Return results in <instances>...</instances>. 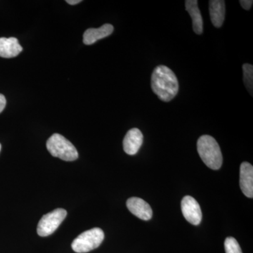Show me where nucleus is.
I'll use <instances>...</instances> for the list:
<instances>
[{"label":"nucleus","mask_w":253,"mask_h":253,"mask_svg":"<svg viewBox=\"0 0 253 253\" xmlns=\"http://www.w3.org/2000/svg\"><path fill=\"white\" fill-rule=\"evenodd\" d=\"M151 88L161 101L169 102L179 91V83L170 68L160 65L155 68L151 76Z\"/></svg>","instance_id":"1"},{"label":"nucleus","mask_w":253,"mask_h":253,"mask_svg":"<svg viewBox=\"0 0 253 253\" xmlns=\"http://www.w3.org/2000/svg\"><path fill=\"white\" fill-rule=\"evenodd\" d=\"M198 152L205 164L211 169L217 170L222 165L223 158L217 141L209 135L199 138L197 142Z\"/></svg>","instance_id":"2"},{"label":"nucleus","mask_w":253,"mask_h":253,"mask_svg":"<svg viewBox=\"0 0 253 253\" xmlns=\"http://www.w3.org/2000/svg\"><path fill=\"white\" fill-rule=\"evenodd\" d=\"M46 148L51 156L65 161H76L78 152L72 143L61 134H53L46 141Z\"/></svg>","instance_id":"3"},{"label":"nucleus","mask_w":253,"mask_h":253,"mask_svg":"<svg viewBox=\"0 0 253 253\" xmlns=\"http://www.w3.org/2000/svg\"><path fill=\"white\" fill-rule=\"evenodd\" d=\"M104 239V233L100 228H94L82 233L73 241L72 249L78 253H85L97 249Z\"/></svg>","instance_id":"4"},{"label":"nucleus","mask_w":253,"mask_h":253,"mask_svg":"<svg viewBox=\"0 0 253 253\" xmlns=\"http://www.w3.org/2000/svg\"><path fill=\"white\" fill-rule=\"evenodd\" d=\"M67 216L66 210L58 208L44 214L38 223V235L45 237L52 234Z\"/></svg>","instance_id":"5"},{"label":"nucleus","mask_w":253,"mask_h":253,"mask_svg":"<svg viewBox=\"0 0 253 253\" xmlns=\"http://www.w3.org/2000/svg\"><path fill=\"white\" fill-rule=\"evenodd\" d=\"M181 211L186 220L194 225H199L202 220V212L199 203L190 196L183 198Z\"/></svg>","instance_id":"6"},{"label":"nucleus","mask_w":253,"mask_h":253,"mask_svg":"<svg viewBox=\"0 0 253 253\" xmlns=\"http://www.w3.org/2000/svg\"><path fill=\"white\" fill-rule=\"evenodd\" d=\"M126 207L131 213L142 220H149L152 217L153 211L151 206L139 198L132 197L128 199Z\"/></svg>","instance_id":"7"},{"label":"nucleus","mask_w":253,"mask_h":253,"mask_svg":"<svg viewBox=\"0 0 253 253\" xmlns=\"http://www.w3.org/2000/svg\"><path fill=\"white\" fill-rule=\"evenodd\" d=\"M143 140L144 136L138 128L131 129L127 131L123 140V149L125 152L130 156L137 154L143 144Z\"/></svg>","instance_id":"8"},{"label":"nucleus","mask_w":253,"mask_h":253,"mask_svg":"<svg viewBox=\"0 0 253 253\" xmlns=\"http://www.w3.org/2000/svg\"><path fill=\"white\" fill-rule=\"evenodd\" d=\"M240 186L245 196L253 198V167L251 163H242L240 168Z\"/></svg>","instance_id":"9"},{"label":"nucleus","mask_w":253,"mask_h":253,"mask_svg":"<svg viewBox=\"0 0 253 253\" xmlns=\"http://www.w3.org/2000/svg\"><path fill=\"white\" fill-rule=\"evenodd\" d=\"M114 28L111 24H104L99 28H89L83 35V42L86 45L94 44L96 41L112 34Z\"/></svg>","instance_id":"10"},{"label":"nucleus","mask_w":253,"mask_h":253,"mask_svg":"<svg viewBox=\"0 0 253 253\" xmlns=\"http://www.w3.org/2000/svg\"><path fill=\"white\" fill-rule=\"evenodd\" d=\"M23 47L15 38H0V56L2 58H14L17 56L21 51Z\"/></svg>","instance_id":"11"},{"label":"nucleus","mask_w":253,"mask_h":253,"mask_svg":"<svg viewBox=\"0 0 253 253\" xmlns=\"http://www.w3.org/2000/svg\"><path fill=\"white\" fill-rule=\"evenodd\" d=\"M209 11L213 26L216 28H220L225 18V1L223 0L210 1Z\"/></svg>","instance_id":"12"},{"label":"nucleus","mask_w":253,"mask_h":253,"mask_svg":"<svg viewBox=\"0 0 253 253\" xmlns=\"http://www.w3.org/2000/svg\"><path fill=\"white\" fill-rule=\"evenodd\" d=\"M185 8L192 18L194 31L197 35L202 34L204 32V21L198 6L197 0H186Z\"/></svg>","instance_id":"13"},{"label":"nucleus","mask_w":253,"mask_h":253,"mask_svg":"<svg viewBox=\"0 0 253 253\" xmlns=\"http://www.w3.org/2000/svg\"><path fill=\"white\" fill-rule=\"evenodd\" d=\"M243 73H244V83L246 89L251 96L253 92V66L249 63L243 65Z\"/></svg>","instance_id":"14"},{"label":"nucleus","mask_w":253,"mask_h":253,"mask_svg":"<svg viewBox=\"0 0 253 253\" xmlns=\"http://www.w3.org/2000/svg\"><path fill=\"white\" fill-rule=\"evenodd\" d=\"M224 249L226 253H243L239 243L234 238H226L224 241Z\"/></svg>","instance_id":"15"},{"label":"nucleus","mask_w":253,"mask_h":253,"mask_svg":"<svg viewBox=\"0 0 253 253\" xmlns=\"http://www.w3.org/2000/svg\"><path fill=\"white\" fill-rule=\"evenodd\" d=\"M239 2L244 9L249 10L252 6L253 1L252 0H241Z\"/></svg>","instance_id":"16"},{"label":"nucleus","mask_w":253,"mask_h":253,"mask_svg":"<svg viewBox=\"0 0 253 253\" xmlns=\"http://www.w3.org/2000/svg\"><path fill=\"white\" fill-rule=\"evenodd\" d=\"M6 104V98H5L4 95L0 94V113L2 112L3 110L4 109Z\"/></svg>","instance_id":"17"},{"label":"nucleus","mask_w":253,"mask_h":253,"mask_svg":"<svg viewBox=\"0 0 253 253\" xmlns=\"http://www.w3.org/2000/svg\"><path fill=\"white\" fill-rule=\"evenodd\" d=\"M81 0H67L66 2L71 5H75L78 4V3L81 2Z\"/></svg>","instance_id":"18"},{"label":"nucleus","mask_w":253,"mask_h":253,"mask_svg":"<svg viewBox=\"0 0 253 253\" xmlns=\"http://www.w3.org/2000/svg\"><path fill=\"white\" fill-rule=\"evenodd\" d=\"M1 144H0V151H1Z\"/></svg>","instance_id":"19"}]
</instances>
